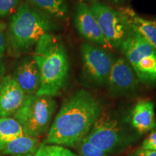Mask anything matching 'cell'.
Masks as SVG:
<instances>
[{
	"label": "cell",
	"mask_w": 156,
	"mask_h": 156,
	"mask_svg": "<svg viewBox=\"0 0 156 156\" xmlns=\"http://www.w3.org/2000/svg\"><path fill=\"white\" fill-rule=\"evenodd\" d=\"M102 112V103L98 98L87 90H78L62 104L45 144L74 147L86 137Z\"/></svg>",
	"instance_id": "6da1fadb"
},
{
	"label": "cell",
	"mask_w": 156,
	"mask_h": 156,
	"mask_svg": "<svg viewBox=\"0 0 156 156\" xmlns=\"http://www.w3.org/2000/svg\"><path fill=\"white\" fill-rule=\"evenodd\" d=\"M33 57L40 73V87L36 95H58L69 75V59L64 44L51 33L44 35L36 43Z\"/></svg>",
	"instance_id": "7a4b0ae2"
},
{
	"label": "cell",
	"mask_w": 156,
	"mask_h": 156,
	"mask_svg": "<svg viewBox=\"0 0 156 156\" xmlns=\"http://www.w3.org/2000/svg\"><path fill=\"white\" fill-rule=\"evenodd\" d=\"M56 28L53 19L28 3L18 6L11 17L9 41L15 52H24L36 44L43 36Z\"/></svg>",
	"instance_id": "3957f363"
},
{
	"label": "cell",
	"mask_w": 156,
	"mask_h": 156,
	"mask_svg": "<svg viewBox=\"0 0 156 156\" xmlns=\"http://www.w3.org/2000/svg\"><path fill=\"white\" fill-rule=\"evenodd\" d=\"M55 110L53 97L34 94L26 95L22 106L13 115L26 135L38 139L48 131Z\"/></svg>",
	"instance_id": "277c9868"
},
{
	"label": "cell",
	"mask_w": 156,
	"mask_h": 156,
	"mask_svg": "<svg viewBox=\"0 0 156 156\" xmlns=\"http://www.w3.org/2000/svg\"><path fill=\"white\" fill-rule=\"evenodd\" d=\"M120 51L140 83L148 86L156 85V49L147 40L130 29Z\"/></svg>",
	"instance_id": "5b68a950"
},
{
	"label": "cell",
	"mask_w": 156,
	"mask_h": 156,
	"mask_svg": "<svg viewBox=\"0 0 156 156\" xmlns=\"http://www.w3.org/2000/svg\"><path fill=\"white\" fill-rule=\"evenodd\" d=\"M85 138L110 155L124 151L135 141V136L121 121L103 112Z\"/></svg>",
	"instance_id": "8992f818"
},
{
	"label": "cell",
	"mask_w": 156,
	"mask_h": 156,
	"mask_svg": "<svg viewBox=\"0 0 156 156\" xmlns=\"http://www.w3.org/2000/svg\"><path fill=\"white\" fill-rule=\"evenodd\" d=\"M82 77L90 87L107 85L114 56L108 50L91 43H83L80 47Z\"/></svg>",
	"instance_id": "52a82bcc"
},
{
	"label": "cell",
	"mask_w": 156,
	"mask_h": 156,
	"mask_svg": "<svg viewBox=\"0 0 156 156\" xmlns=\"http://www.w3.org/2000/svg\"><path fill=\"white\" fill-rule=\"evenodd\" d=\"M101 32L112 48L119 51L130 30L126 17L117 10L98 0L90 4Z\"/></svg>",
	"instance_id": "ba28073f"
},
{
	"label": "cell",
	"mask_w": 156,
	"mask_h": 156,
	"mask_svg": "<svg viewBox=\"0 0 156 156\" xmlns=\"http://www.w3.org/2000/svg\"><path fill=\"white\" fill-rule=\"evenodd\" d=\"M140 86L139 79L126 58H115L106 85L108 95L112 98L129 97L138 92Z\"/></svg>",
	"instance_id": "9c48e42d"
},
{
	"label": "cell",
	"mask_w": 156,
	"mask_h": 156,
	"mask_svg": "<svg viewBox=\"0 0 156 156\" xmlns=\"http://www.w3.org/2000/svg\"><path fill=\"white\" fill-rule=\"evenodd\" d=\"M74 23L77 32L89 43L102 47L112 49V46L104 38L97 20L87 3L79 2L74 11Z\"/></svg>",
	"instance_id": "30bf717a"
},
{
	"label": "cell",
	"mask_w": 156,
	"mask_h": 156,
	"mask_svg": "<svg viewBox=\"0 0 156 156\" xmlns=\"http://www.w3.org/2000/svg\"><path fill=\"white\" fill-rule=\"evenodd\" d=\"M26 95L14 77L6 76L0 82V117L14 114L24 102Z\"/></svg>",
	"instance_id": "8fae6325"
},
{
	"label": "cell",
	"mask_w": 156,
	"mask_h": 156,
	"mask_svg": "<svg viewBox=\"0 0 156 156\" xmlns=\"http://www.w3.org/2000/svg\"><path fill=\"white\" fill-rule=\"evenodd\" d=\"M129 124L139 134H144L156 129L154 103L148 99H140L132 108L129 116Z\"/></svg>",
	"instance_id": "7c38bea8"
},
{
	"label": "cell",
	"mask_w": 156,
	"mask_h": 156,
	"mask_svg": "<svg viewBox=\"0 0 156 156\" xmlns=\"http://www.w3.org/2000/svg\"><path fill=\"white\" fill-rule=\"evenodd\" d=\"M14 79L26 95L36 94L40 87V73L34 57L25 58L15 71Z\"/></svg>",
	"instance_id": "4fadbf2b"
},
{
	"label": "cell",
	"mask_w": 156,
	"mask_h": 156,
	"mask_svg": "<svg viewBox=\"0 0 156 156\" xmlns=\"http://www.w3.org/2000/svg\"><path fill=\"white\" fill-rule=\"evenodd\" d=\"M130 29L139 34L156 49V19L148 20L136 14L131 7L120 9Z\"/></svg>",
	"instance_id": "5bb4252c"
},
{
	"label": "cell",
	"mask_w": 156,
	"mask_h": 156,
	"mask_svg": "<svg viewBox=\"0 0 156 156\" xmlns=\"http://www.w3.org/2000/svg\"><path fill=\"white\" fill-rule=\"evenodd\" d=\"M40 145L37 138L23 135L8 141L0 142V153L7 155L36 153Z\"/></svg>",
	"instance_id": "9a60e30c"
},
{
	"label": "cell",
	"mask_w": 156,
	"mask_h": 156,
	"mask_svg": "<svg viewBox=\"0 0 156 156\" xmlns=\"http://www.w3.org/2000/svg\"><path fill=\"white\" fill-rule=\"evenodd\" d=\"M29 5L52 19L64 20L69 14L67 0H26Z\"/></svg>",
	"instance_id": "2e32d148"
},
{
	"label": "cell",
	"mask_w": 156,
	"mask_h": 156,
	"mask_svg": "<svg viewBox=\"0 0 156 156\" xmlns=\"http://www.w3.org/2000/svg\"><path fill=\"white\" fill-rule=\"evenodd\" d=\"M26 135L19 122L11 117H0V142Z\"/></svg>",
	"instance_id": "e0dca14e"
},
{
	"label": "cell",
	"mask_w": 156,
	"mask_h": 156,
	"mask_svg": "<svg viewBox=\"0 0 156 156\" xmlns=\"http://www.w3.org/2000/svg\"><path fill=\"white\" fill-rule=\"evenodd\" d=\"M36 156H79L65 147L58 145L42 144L35 153Z\"/></svg>",
	"instance_id": "ac0fdd59"
},
{
	"label": "cell",
	"mask_w": 156,
	"mask_h": 156,
	"mask_svg": "<svg viewBox=\"0 0 156 156\" xmlns=\"http://www.w3.org/2000/svg\"><path fill=\"white\" fill-rule=\"evenodd\" d=\"M79 156H110V154L103 151V150L97 147L96 146L90 143L86 138H84L75 147Z\"/></svg>",
	"instance_id": "d6986e66"
},
{
	"label": "cell",
	"mask_w": 156,
	"mask_h": 156,
	"mask_svg": "<svg viewBox=\"0 0 156 156\" xmlns=\"http://www.w3.org/2000/svg\"><path fill=\"white\" fill-rule=\"evenodd\" d=\"M20 0H0V17H5L18 7Z\"/></svg>",
	"instance_id": "ffe728a7"
},
{
	"label": "cell",
	"mask_w": 156,
	"mask_h": 156,
	"mask_svg": "<svg viewBox=\"0 0 156 156\" xmlns=\"http://www.w3.org/2000/svg\"><path fill=\"white\" fill-rule=\"evenodd\" d=\"M141 147L144 149H151L156 151V129L152 131L151 133L144 140Z\"/></svg>",
	"instance_id": "44dd1931"
},
{
	"label": "cell",
	"mask_w": 156,
	"mask_h": 156,
	"mask_svg": "<svg viewBox=\"0 0 156 156\" xmlns=\"http://www.w3.org/2000/svg\"><path fill=\"white\" fill-rule=\"evenodd\" d=\"M130 156H156V151L140 147L134 151Z\"/></svg>",
	"instance_id": "7402d4cb"
},
{
	"label": "cell",
	"mask_w": 156,
	"mask_h": 156,
	"mask_svg": "<svg viewBox=\"0 0 156 156\" xmlns=\"http://www.w3.org/2000/svg\"><path fill=\"white\" fill-rule=\"evenodd\" d=\"M5 25L3 23H0V58L3 56L5 51V38L4 35Z\"/></svg>",
	"instance_id": "603a6c76"
},
{
	"label": "cell",
	"mask_w": 156,
	"mask_h": 156,
	"mask_svg": "<svg viewBox=\"0 0 156 156\" xmlns=\"http://www.w3.org/2000/svg\"><path fill=\"white\" fill-rule=\"evenodd\" d=\"M107 1L116 4V5H121V4L124 3L125 2L127 1V0H107Z\"/></svg>",
	"instance_id": "cb8c5ba5"
},
{
	"label": "cell",
	"mask_w": 156,
	"mask_h": 156,
	"mask_svg": "<svg viewBox=\"0 0 156 156\" xmlns=\"http://www.w3.org/2000/svg\"><path fill=\"white\" fill-rule=\"evenodd\" d=\"M98 1V0H79V2H85V3H93L95 2Z\"/></svg>",
	"instance_id": "d4e9b609"
},
{
	"label": "cell",
	"mask_w": 156,
	"mask_h": 156,
	"mask_svg": "<svg viewBox=\"0 0 156 156\" xmlns=\"http://www.w3.org/2000/svg\"><path fill=\"white\" fill-rule=\"evenodd\" d=\"M9 156H36L35 153H28L24 154V155H9Z\"/></svg>",
	"instance_id": "484cf974"
}]
</instances>
